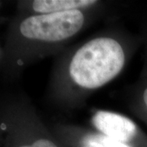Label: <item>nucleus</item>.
Instances as JSON below:
<instances>
[{
  "instance_id": "nucleus-1",
  "label": "nucleus",
  "mask_w": 147,
  "mask_h": 147,
  "mask_svg": "<svg viewBox=\"0 0 147 147\" xmlns=\"http://www.w3.org/2000/svg\"><path fill=\"white\" fill-rule=\"evenodd\" d=\"M134 42L119 21L71 44L55 57L47 98L62 111L82 108L88 99L119 76L129 61Z\"/></svg>"
},
{
  "instance_id": "nucleus-2",
  "label": "nucleus",
  "mask_w": 147,
  "mask_h": 147,
  "mask_svg": "<svg viewBox=\"0 0 147 147\" xmlns=\"http://www.w3.org/2000/svg\"><path fill=\"white\" fill-rule=\"evenodd\" d=\"M110 4L86 10L50 14H23L11 22L6 63L11 73L28 64L57 56L74 39L109 12Z\"/></svg>"
},
{
  "instance_id": "nucleus-3",
  "label": "nucleus",
  "mask_w": 147,
  "mask_h": 147,
  "mask_svg": "<svg viewBox=\"0 0 147 147\" xmlns=\"http://www.w3.org/2000/svg\"><path fill=\"white\" fill-rule=\"evenodd\" d=\"M1 121L0 147H66L26 102H11Z\"/></svg>"
},
{
  "instance_id": "nucleus-4",
  "label": "nucleus",
  "mask_w": 147,
  "mask_h": 147,
  "mask_svg": "<svg viewBox=\"0 0 147 147\" xmlns=\"http://www.w3.org/2000/svg\"><path fill=\"white\" fill-rule=\"evenodd\" d=\"M50 128L65 146L79 145L88 147H131L93 128L80 125L57 122Z\"/></svg>"
},
{
  "instance_id": "nucleus-5",
  "label": "nucleus",
  "mask_w": 147,
  "mask_h": 147,
  "mask_svg": "<svg viewBox=\"0 0 147 147\" xmlns=\"http://www.w3.org/2000/svg\"><path fill=\"white\" fill-rule=\"evenodd\" d=\"M105 3V1L99 0H34L20 2L18 7L23 14H50L86 10Z\"/></svg>"
},
{
  "instance_id": "nucleus-6",
  "label": "nucleus",
  "mask_w": 147,
  "mask_h": 147,
  "mask_svg": "<svg viewBox=\"0 0 147 147\" xmlns=\"http://www.w3.org/2000/svg\"><path fill=\"white\" fill-rule=\"evenodd\" d=\"M136 96H131L130 105L131 109L137 110L147 119V84L138 89Z\"/></svg>"
},
{
  "instance_id": "nucleus-7",
  "label": "nucleus",
  "mask_w": 147,
  "mask_h": 147,
  "mask_svg": "<svg viewBox=\"0 0 147 147\" xmlns=\"http://www.w3.org/2000/svg\"><path fill=\"white\" fill-rule=\"evenodd\" d=\"M66 147H88V146H79V145H71V146H68Z\"/></svg>"
}]
</instances>
